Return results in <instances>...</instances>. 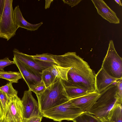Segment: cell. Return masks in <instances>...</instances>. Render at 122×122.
I'll return each mask as SVG.
<instances>
[{
	"mask_svg": "<svg viewBox=\"0 0 122 122\" xmlns=\"http://www.w3.org/2000/svg\"><path fill=\"white\" fill-rule=\"evenodd\" d=\"M53 58L58 66L70 68L67 81H62L64 85L80 87L88 93L96 91L95 75L88 63L75 52H68L61 55H54Z\"/></svg>",
	"mask_w": 122,
	"mask_h": 122,
	"instance_id": "6da1fadb",
	"label": "cell"
},
{
	"mask_svg": "<svg viewBox=\"0 0 122 122\" xmlns=\"http://www.w3.org/2000/svg\"><path fill=\"white\" fill-rule=\"evenodd\" d=\"M36 95L42 113L70 100L66 94L62 81L60 78L56 79L43 92Z\"/></svg>",
	"mask_w": 122,
	"mask_h": 122,
	"instance_id": "7a4b0ae2",
	"label": "cell"
},
{
	"mask_svg": "<svg viewBox=\"0 0 122 122\" xmlns=\"http://www.w3.org/2000/svg\"><path fill=\"white\" fill-rule=\"evenodd\" d=\"M117 90L115 84L111 85L102 92L88 112L95 116L101 122H107L109 112L115 104L118 102L116 95Z\"/></svg>",
	"mask_w": 122,
	"mask_h": 122,
	"instance_id": "3957f363",
	"label": "cell"
},
{
	"mask_svg": "<svg viewBox=\"0 0 122 122\" xmlns=\"http://www.w3.org/2000/svg\"><path fill=\"white\" fill-rule=\"evenodd\" d=\"M83 112L69 101L42 113L43 116L60 122L63 120L73 121Z\"/></svg>",
	"mask_w": 122,
	"mask_h": 122,
	"instance_id": "277c9868",
	"label": "cell"
},
{
	"mask_svg": "<svg viewBox=\"0 0 122 122\" xmlns=\"http://www.w3.org/2000/svg\"><path fill=\"white\" fill-rule=\"evenodd\" d=\"M12 0H5L3 12L0 19V38L9 40L15 34L16 25Z\"/></svg>",
	"mask_w": 122,
	"mask_h": 122,
	"instance_id": "5b68a950",
	"label": "cell"
},
{
	"mask_svg": "<svg viewBox=\"0 0 122 122\" xmlns=\"http://www.w3.org/2000/svg\"><path fill=\"white\" fill-rule=\"evenodd\" d=\"M101 68L111 76L118 79L122 78V59L116 51L112 40L110 41Z\"/></svg>",
	"mask_w": 122,
	"mask_h": 122,
	"instance_id": "8992f818",
	"label": "cell"
},
{
	"mask_svg": "<svg viewBox=\"0 0 122 122\" xmlns=\"http://www.w3.org/2000/svg\"><path fill=\"white\" fill-rule=\"evenodd\" d=\"M23 113L21 100L17 95L9 99L6 112L2 120L10 122H22Z\"/></svg>",
	"mask_w": 122,
	"mask_h": 122,
	"instance_id": "52a82bcc",
	"label": "cell"
},
{
	"mask_svg": "<svg viewBox=\"0 0 122 122\" xmlns=\"http://www.w3.org/2000/svg\"><path fill=\"white\" fill-rule=\"evenodd\" d=\"M21 100L23 109V118L34 117H43L38 102L34 98L30 90L24 91Z\"/></svg>",
	"mask_w": 122,
	"mask_h": 122,
	"instance_id": "ba28073f",
	"label": "cell"
},
{
	"mask_svg": "<svg viewBox=\"0 0 122 122\" xmlns=\"http://www.w3.org/2000/svg\"><path fill=\"white\" fill-rule=\"evenodd\" d=\"M13 60L14 64L18 68L22 78L27 85L29 90H30L33 86L42 81L41 74L25 65L14 56Z\"/></svg>",
	"mask_w": 122,
	"mask_h": 122,
	"instance_id": "9c48e42d",
	"label": "cell"
},
{
	"mask_svg": "<svg viewBox=\"0 0 122 122\" xmlns=\"http://www.w3.org/2000/svg\"><path fill=\"white\" fill-rule=\"evenodd\" d=\"M13 52L14 56L25 65L41 74L44 70L53 65L51 63L35 59L32 56L24 53L16 49H14Z\"/></svg>",
	"mask_w": 122,
	"mask_h": 122,
	"instance_id": "30bf717a",
	"label": "cell"
},
{
	"mask_svg": "<svg viewBox=\"0 0 122 122\" xmlns=\"http://www.w3.org/2000/svg\"><path fill=\"white\" fill-rule=\"evenodd\" d=\"M100 95V93L95 91L88 93L81 97L71 99V102L80 109L83 112H88L96 102Z\"/></svg>",
	"mask_w": 122,
	"mask_h": 122,
	"instance_id": "8fae6325",
	"label": "cell"
},
{
	"mask_svg": "<svg viewBox=\"0 0 122 122\" xmlns=\"http://www.w3.org/2000/svg\"><path fill=\"white\" fill-rule=\"evenodd\" d=\"M98 14L110 23L119 24L120 19L116 13L102 0H92Z\"/></svg>",
	"mask_w": 122,
	"mask_h": 122,
	"instance_id": "7c38bea8",
	"label": "cell"
},
{
	"mask_svg": "<svg viewBox=\"0 0 122 122\" xmlns=\"http://www.w3.org/2000/svg\"><path fill=\"white\" fill-rule=\"evenodd\" d=\"M119 80L111 76L101 68L95 75V91L100 93Z\"/></svg>",
	"mask_w": 122,
	"mask_h": 122,
	"instance_id": "4fadbf2b",
	"label": "cell"
},
{
	"mask_svg": "<svg viewBox=\"0 0 122 122\" xmlns=\"http://www.w3.org/2000/svg\"><path fill=\"white\" fill-rule=\"evenodd\" d=\"M15 24L18 28L21 27L30 31L37 30L43 24L42 22L39 23L33 24L26 20L23 17L18 5L15 8L14 10Z\"/></svg>",
	"mask_w": 122,
	"mask_h": 122,
	"instance_id": "5bb4252c",
	"label": "cell"
},
{
	"mask_svg": "<svg viewBox=\"0 0 122 122\" xmlns=\"http://www.w3.org/2000/svg\"><path fill=\"white\" fill-rule=\"evenodd\" d=\"M107 122H122V104H115L109 114Z\"/></svg>",
	"mask_w": 122,
	"mask_h": 122,
	"instance_id": "9a60e30c",
	"label": "cell"
},
{
	"mask_svg": "<svg viewBox=\"0 0 122 122\" xmlns=\"http://www.w3.org/2000/svg\"><path fill=\"white\" fill-rule=\"evenodd\" d=\"M52 74L56 78H60L62 81H67V74L70 68H65L53 64L50 67Z\"/></svg>",
	"mask_w": 122,
	"mask_h": 122,
	"instance_id": "2e32d148",
	"label": "cell"
},
{
	"mask_svg": "<svg viewBox=\"0 0 122 122\" xmlns=\"http://www.w3.org/2000/svg\"><path fill=\"white\" fill-rule=\"evenodd\" d=\"M64 86L66 94L70 100L81 97L88 93L86 90L81 87Z\"/></svg>",
	"mask_w": 122,
	"mask_h": 122,
	"instance_id": "e0dca14e",
	"label": "cell"
},
{
	"mask_svg": "<svg viewBox=\"0 0 122 122\" xmlns=\"http://www.w3.org/2000/svg\"><path fill=\"white\" fill-rule=\"evenodd\" d=\"M22 78L19 71H4L0 72V78L6 80L12 83H18L19 80Z\"/></svg>",
	"mask_w": 122,
	"mask_h": 122,
	"instance_id": "ac0fdd59",
	"label": "cell"
},
{
	"mask_svg": "<svg viewBox=\"0 0 122 122\" xmlns=\"http://www.w3.org/2000/svg\"><path fill=\"white\" fill-rule=\"evenodd\" d=\"M9 99L7 95L0 90V121L4 117Z\"/></svg>",
	"mask_w": 122,
	"mask_h": 122,
	"instance_id": "d6986e66",
	"label": "cell"
},
{
	"mask_svg": "<svg viewBox=\"0 0 122 122\" xmlns=\"http://www.w3.org/2000/svg\"><path fill=\"white\" fill-rule=\"evenodd\" d=\"M73 121V122H101L95 116L88 112H83Z\"/></svg>",
	"mask_w": 122,
	"mask_h": 122,
	"instance_id": "ffe728a7",
	"label": "cell"
},
{
	"mask_svg": "<svg viewBox=\"0 0 122 122\" xmlns=\"http://www.w3.org/2000/svg\"><path fill=\"white\" fill-rule=\"evenodd\" d=\"M41 78L42 80L46 87L51 85L57 79L52 74L50 67L43 71L41 73Z\"/></svg>",
	"mask_w": 122,
	"mask_h": 122,
	"instance_id": "44dd1931",
	"label": "cell"
},
{
	"mask_svg": "<svg viewBox=\"0 0 122 122\" xmlns=\"http://www.w3.org/2000/svg\"><path fill=\"white\" fill-rule=\"evenodd\" d=\"M0 90L6 94L9 99L17 95V91L14 88L12 83L10 82L0 87Z\"/></svg>",
	"mask_w": 122,
	"mask_h": 122,
	"instance_id": "7402d4cb",
	"label": "cell"
},
{
	"mask_svg": "<svg viewBox=\"0 0 122 122\" xmlns=\"http://www.w3.org/2000/svg\"><path fill=\"white\" fill-rule=\"evenodd\" d=\"M32 56L35 59L57 65L52 56V54L44 53L40 54H36Z\"/></svg>",
	"mask_w": 122,
	"mask_h": 122,
	"instance_id": "603a6c76",
	"label": "cell"
},
{
	"mask_svg": "<svg viewBox=\"0 0 122 122\" xmlns=\"http://www.w3.org/2000/svg\"><path fill=\"white\" fill-rule=\"evenodd\" d=\"M115 83L117 86L116 96L118 102L122 103V78L117 81Z\"/></svg>",
	"mask_w": 122,
	"mask_h": 122,
	"instance_id": "cb8c5ba5",
	"label": "cell"
},
{
	"mask_svg": "<svg viewBox=\"0 0 122 122\" xmlns=\"http://www.w3.org/2000/svg\"><path fill=\"white\" fill-rule=\"evenodd\" d=\"M46 86L42 81L33 86L30 90L35 93L36 95L38 94L42 93L46 90Z\"/></svg>",
	"mask_w": 122,
	"mask_h": 122,
	"instance_id": "d4e9b609",
	"label": "cell"
},
{
	"mask_svg": "<svg viewBox=\"0 0 122 122\" xmlns=\"http://www.w3.org/2000/svg\"><path fill=\"white\" fill-rule=\"evenodd\" d=\"M13 64H14L13 61L8 57L0 60V72L4 71V69L5 67Z\"/></svg>",
	"mask_w": 122,
	"mask_h": 122,
	"instance_id": "484cf974",
	"label": "cell"
},
{
	"mask_svg": "<svg viewBox=\"0 0 122 122\" xmlns=\"http://www.w3.org/2000/svg\"><path fill=\"white\" fill-rule=\"evenodd\" d=\"M42 117H34L28 118H23L22 122H41Z\"/></svg>",
	"mask_w": 122,
	"mask_h": 122,
	"instance_id": "4316f807",
	"label": "cell"
},
{
	"mask_svg": "<svg viewBox=\"0 0 122 122\" xmlns=\"http://www.w3.org/2000/svg\"><path fill=\"white\" fill-rule=\"evenodd\" d=\"M64 3L67 4L71 7L77 5L81 1V0H63Z\"/></svg>",
	"mask_w": 122,
	"mask_h": 122,
	"instance_id": "83f0119b",
	"label": "cell"
},
{
	"mask_svg": "<svg viewBox=\"0 0 122 122\" xmlns=\"http://www.w3.org/2000/svg\"><path fill=\"white\" fill-rule=\"evenodd\" d=\"M5 0H0V19L2 16L4 10Z\"/></svg>",
	"mask_w": 122,
	"mask_h": 122,
	"instance_id": "f1b7e54d",
	"label": "cell"
},
{
	"mask_svg": "<svg viewBox=\"0 0 122 122\" xmlns=\"http://www.w3.org/2000/svg\"><path fill=\"white\" fill-rule=\"evenodd\" d=\"M45 9L49 8L51 3L53 1V0H45Z\"/></svg>",
	"mask_w": 122,
	"mask_h": 122,
	"instance_id": "f546056e",
	"label": "cell"
},
{
	"mask_svg": "<svg viewBox=\"0 0 122 122\" xmlns=\"http://www.w3.org/2000/svg\"><path fill=\"white\" fill-rule=\"evenodd\" d=\"M115 1L120 6H122L121 2L120 0H115Z\"/></svg>",
	"mask_w": 122,
	"mask_h": 122,
	"instance_id": "4dcf8cb0",
	"label": "cell"
},
{
	"mask_svg": "<svg viewBox=\"0 0 122 122\" xmlns=\"http://www.w3.org/2000/svg\"><path fill=\"white\" fill-rule=\"evenodd\" d=\"M0 122H10L4 120H2V121H0Z\"/></svg>",
	"mask_w": 122,
	"mask_h": 122,
	"instance_id": "1f68e13d",
	"label": "cell"
}]
</instances>
